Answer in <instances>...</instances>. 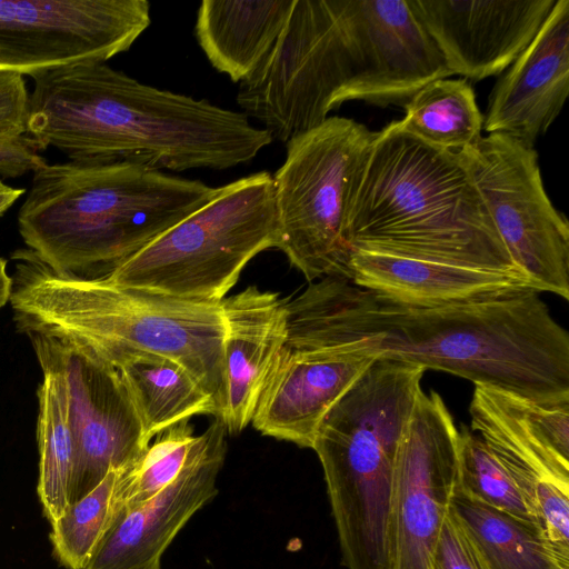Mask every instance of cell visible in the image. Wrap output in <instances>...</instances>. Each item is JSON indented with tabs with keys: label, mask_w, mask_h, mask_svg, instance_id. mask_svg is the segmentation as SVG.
Masks as SVG:
<instances>
[{
	"label": "cell",
	"mask_w": 569,
	"mask_h": 569,
	"mask_svg": "<svg viewBox=\"0 0 569 569\" xmlns=\"http://www.w3.org/2000/svg\"><path fill=\"white\" fill-rule=\"evenodd\" d=\"M286 313L288 348L393 359L542 405L569 402V333L530 288L412 306L329 276L286 300Z\"/></svg>",
	"instance_id": "6da1fadb"
},
{
	"label": "cell",
	"mask_w": 569,
	"mask_h": 569,
	"mask_svg": "<svg viewBox=\"0 0 569 569\" xmlns=\"http://www.w3.org/2000/svg\"><path fill=\"white\" fill-rule=\"evenodd\" d=\"M28 136L69 159H123L154 169L226 170L272 142L243 112L144 84L106 62L40 72Z\"/></svg>",
	"instance_id": "7a4b0ae2"
},
{
	"label": "cell",
	"mask_w": 569,
	"mask_h": 569,
	"mask_svg": "<svg viewBox=\"0 0 569 569\" xmlns=\"http://www.w3.org/2000/svg\"><path fill=\"white\" fill-rule=\"evenodd\" d=\"M345 236L349 252L361 249L525 276L459 153L426 143L400 120L373 132L351 178Z\"/></svg>",
	"instance_id": "3957f363"
},
{
	"label": "cell",
	"mask_w": 569,
	"mask_h": 569,
	"mask_svg": "<svg viewBox=\"0 0 569 569\" xmlns=\"http://www.w3.org/2000/svg\"><path fill=\"white\" fill-rule=\"evenodd\" d=\"M219 191L123 159H69L33 171L18 212L30 250L57 272L108 276Z\"/></svg>",
	"instance_id": "277c9868"
},
{
	"label": "cell",
	"mask_w": 569,
	"mask_h": 569,
	"mask_svg": "<svg viewBox=\"0 0 569 569\" xmlns=\"http://www.w3.org/2000/svg\"><path fill=\"white\" fill-rule=\"evenodd\" d=\"M10 305L21 332H37L82 348L109 362L144 351L181 365L223 407L220 302L194 301L119 287L106 277L57 272L36 253H12Z\"/></svg>",
	"instance_id": "5b68a950"
},
{
	"label": "cell",
	"mask_w": 569,
	"mask_h": 569,
	"mask_svg": "<svg viewBox=\"0 0 569 569\" xmlns=\"http://www.w3.org/2000/svg\"><path fill=\"white\" fill-rule=\"evenodd\" d=\"M277 246L272 176L260 171L219 187L208 203L104 277L119 287L220 302L247 263Z\"/></svg>",
	"instance_id": "8992f818"
},
{
	"label": "cell",
	"mask_w": 569,
	"mask_h": 569,
	"mask_svg": "<svg viewBox=\"0 0 569 569\" xmlns=\"http://www.w3.org/2000/svg\"><path fill=\"white\" fill-rule=\"evenodd\" d=\"M372 137L353 119L328 117L286 143L272 176L277 248L309 281L345 274L348 189Z\"/></svg>",
	"instance_id": "52a82bcc"
},
{
	"label": "cell",
	"mask_w": 569,
	"mask_h": 569,
	"mask_svg": "<svg viewBox=\"0 0 569 569\" xmlns=\"http://www.w3.org/2000/svg\"><path fill=\"white\" fill-rule=\"evenodd\" d=\"M348 79L346 48L329 0H295L272 50L239 83L237 102L272 140L287 143L338 109Z\"/></svg>",
	"instance_id": "ba28073f"
},
{
	"label": "cell",
	"mask_w": 569,
	"mask_h": 569,
	"mask_svg": "<svg viewBox=\"0 0 569 569\" xmlns=\"http://www.w3.org/2000/svg\"><path fill=\"white\" fill-rule=\"evenodd\" d=\"M458 153L529 287L568 300L569 223L546 192L535 148L490 133Z\"/></svg>",
	"instance_id": "9c48e42d"
},
{
	"label": "cell",
	"mask_w": 569,
	"mask_h": 569,
	"mask_svg": "<svg viewBox=\"0 0 569 569\" xmlns=\"http://www.w3.org/2000/svg\"><path fill=\"white\" fill-rule=\"evenodd\" d=\"M469 412L471 431L512 479L569 569V402L542 405L476 385Z\"/></svg>",
	"instance_id": "30bf717a"
},
{
	"label": "cell",
	"mask_w": 569,
	"mask_h": 569,
	"mask_svg": "<svg viewBox=\"0 0 569 569\" xmlns=\"http://www.w3.org/2000/svg\"><path fill=\"white\" fill-rule=\"evenodd\" d=\"M459 430L438 392H420L399 442L389 496L387 569H431L458 483Z\"/></svg>",
	"instance_id": "8fae6325"
},
{
	"label": "cell",
	"mask_w": 569,
	"mask_h": 569,
	"mask_svg": "<svg viewBox=\"0 0 569 569\" xmlns=\"http://www.w3.org/2000/svg\"><path fill=\"white\" fill-rule=\"evenodd\" d=\"M149 24L146 0H0V71L106 62Z\"/></svg>",
	"instance_id": "7c38bea8"
},
{
	"label": "cell",
	"mask_w": 569,
	"mask_h": 569,
	"mask_svg": "<svg viewBox=\"0 0 569 569\" xmlns=\"http://www.w3.org/2000/svg\"><path fill=\"white\" fill-rule=\"evenodd\" d=\"M349 62L337 106H405L426 84L452 76L408 0H329Z\"/></svg>",
	"instance_id": "4fadbf2b"
},
{
	"label": "cell",
	"mask_w": 569,
	"mask_h": 569,
	"mask_svg": "<svg viewBox=\"0 0 569 569\" xmlns=\"http://www.w3.org/2000/svg\"><path fill=\"white\" fill-rule=\"evenodd\" d=\"M49 338L69 395L76 446L71 505L93 490L111 469L132 465L149 445L118 370L88 350Z\"/></svg>",
	"instance_id": "5bb4252c"
},
{
	"label": "cell",
	"mask_w": 569,
	"mask_h": 569,
	"mask_svg": "<svg viewBox=\"0 0 569 569\" xmlns=\"http://www.w3.org/2000/svg\"><path fill=\"white\" fill-rule=\"evenodd\" d=\"M227 429L216 420L198 435L179 476L150 500L121 511L84 569H161V558L189 519L218 493Z\"/></svg>",
	"instance_id": "9a60e30c"
},
{
	"label": "cell",
	"mask_w": 569,
	"mask_h": 569,
	"mask_svg": "<svg viewBox=\"0 0 569 569\" xmlns=\"http://www.w3.org/2000/svg\"><path fill=\"white\" fill-rule=\"evenodd\" d=\"M452 76L501 74L528 47L556 0H408Z\"/></svg>",
	"instance_id": "2e32d148"
},
{
	"label": "cell",
	"mask_w": 569,
	"mask_h": 569,
	"mask_svg": "<svg viewBox=\"0 0 569 569\" xmlns=\"http://www.w3.org/2000/svg\"><path fill=\"white\" fill-rule=\"evenodd\" d=\"M568 93L569 0H556L535 38L493 86L482 129L533 148Z\"/></svg>",
	"instance_id": "e0dca14e"
},
{
	"label": "cell",
	"mask_w": 569,
	"mask_h": 569,
	"mask_svg": "<svg viewBox=\"0 0 569 569\" xmlns=\"http://www.w3.org/2000/svg\"><path fill=\"white\" fill-rule=\"evenodd\" d=\"M376 359L283 345L257 403L253 427L264 436L312 448L327 412Z\"/></svg>",
	"instance_id": "ac0fdd59"
},
{
	"label": "cell",
	"mask_w": 569,
	"mask_h": 569,
	"mask_svg": "<svg viewBox=\"0 0 569 569\" xmlns=\"http://www.w3.org/2000/svg\"><path fill=\"white\" fill-rule=\"evenodd\" d=\"M223 337V407L219 418L228 433L241 432L287 338L286 300L256 286L220 302Z\"/></svg>",
	"instance_id": "d6986e66"
},
{
	"label": "cell",
	"mask_w": 569,
	"mask_h": 569,
	"mask_svg": "<svg viewBox=\"0 0 569 569\" xmlns=\"http://www.w3.org/2000/svg\"><path fill=\"white\" fill-rule=\"evenodd\" d=\"M343 278L412 306H439L530 288L521 274L352 249ZM531 289V288H530Z\"/></svg>",
	"instance_id": "ffe728a7"
},
{
	"label": "cell",
	"mask_w": 569,
	"mask_h": 569,
	"mask_svg": "<svg viewBox=\"0 0 569 569\" xmlns=\"http://www.w3.org/2000/svg\"><path fill=\"white\" fill-rule=\"evenodd\" d=\"M295 0H206L194 33L209 62L233 82L250 77L264 61L291 13Z\"/></svg>",
	"instance_id": "44dd1931"
},
{
	"label": "cell",
	"mask_w": 569,
	"mask_h": 569,
	"mask_svg": "<svg viewBox=\"0 0 569 569\" xmlns=\"http://www.w3.org/2000/svg\"><path fill=\"white\" fill-rule=\"evenodd\" d=\"M42 370L38 388L39 478L37 492L49 522L70 506V486L76 446L64 373L52 340L41 333H26Z\"/></svg>",
	"instance_id": "7402d4cb"
},
{
	"label": "cell",
	"mask_w": 569,
	"mask_h": 569,
	"mask_svg": "<svg viewBox=\"0 0 569 569\" xmlns=\"http://www.w3.org/2000/svg\"><path fill=\"white\" fill-rule=\"evenodd\" d=\"M113 366L130 396L147 445L166 429L199 415L219 418L214 399L178 362L150 352L124 351Z\"/></svg>",
	"instance_id": "603a6c76"
},
{
	"label": "cell",
	"mask_w": 569,
	"mask_h": 569,
	"mask_svg": "<svg viewBox=\"0 0 569 569\" xmlns=\"http://www.w3.org/2000/svg\"><path fill=\"white\" fill-rule=\"evenodd\" d=\"M450 508L490 569H563L541 526L472 498L458 483Z\"/></svg>",
	"instance_id": "cb8c5ba5"
},
{
	"label": "cell",
	"mask_w": 569,
	"mask_h": 569,
	"mask_svg": "<svg viewBox=\"0 0 569 569\" xmlns=\"http://www.w3.org/2000/svg\"><path fill=\"white\" fill-rule=\"evenodd\" d=\"M405 130L438 149L458 152L481 137L483 116L466 80L439 79L403 106Z\"/></svg>",
	"instance_id": "d4e9b609"
},
{
	"label": "cell",
	"mask_w": 569,
	"mask_h": 569,
	"mask_svg": "<svg viewBox=\"0 0 569 569\" xmlns=\"http://www.w3.org/2000/svg\"><path fill=\"white\" fill-rule=\"evenodd\" d=\"M121 469H111L88 495L50 522L52 555L67 569H84L119 511Z\"/></svg>",
	"instance_id": "484cf974"
},
{
	"label": "cell",
	"mask_w": 569,
	"mask_h": 569,
	"mask_svg": "<svg viewBox=\"0 0 569 569\" xmlns=\"http://www.w3.org/2000/svg\"><path fill=\"white\" fill-rule=\"evenodd\" d=\"M196 438L189 420H183L156 436L138 460L122 468L118 513L143 505L170 485L184 467Z\"/></svg>",
	"instance_id": "4316f807"
},
{
	"label": "cell",
	"mask_w": 569,
	"mask_h": 569,
	"mask_svg": "<svg viewBox=\"0 0 569 569\" xmlns=\"http://www.w3.org/2000/svg\"><path fill=\"white\" fill-rule=\"evenodd\" d=\"M458 486L490 507L539 525L519 489L483 440L465 426L459 430Z\"/></svg>",
	"instance_id": "83f0119b"
},
{
	"label": "cell",
	"mask_w": 569,
	"mask_h": 569,
	"mask_svg": "<svg viewBox=\"0 0 569 569\" xmlns=\"http://www.w3.org/2000/svg\"><path fill=\"white\" fill-rule=\"evenodd\" d=\"M431 569H490L450 506L432 551Z\"/></svg>",
	"instance_id": "f1b7e54d"
},
{
	"label": "cell",
	"mask_w": 569,
	"mask_h": 569,
	"mask_svg": "<svg viewBox=\"0 0 569 569\" xmlns=\"http://www.w3.org/2000/svg\"><path fill=\"white\" fill-rule=\"evenodd\" d=\"M30 93L23 76L0 71V139L28 136Z\"/></svg>",
	"instance_id": "f546056e"
},
{
	"label": "cell",
	"mask_w": 569,
	"mask_h": 569,
	"mask_svg": "<svg viewBox=\"0 0 569 569\" xmlns=\"http://www.w3.org/2000/svg\"><path fill=\"white\" fill-rule=\"evenodd\" d=\"M40 150L39 144L29 136L0 139V176L17 178L33 172L46 162Z\"/></svg>",
	"instance_id": "4dcf8cb0"
},
{
	"label": "cell",
	"mask_w": 569,
	"mask_h": 569,
	"mask_svg": "<svg viewBox=\"0 0 569 569\" xmlns=\"http://www.w3.org/2000/svg\"><path fill=\"white\" fill-rule=\"evenodd\" d=\"M24 193V189L13 188L0 180V216Z\"/></svg>",
	"instance_id": "1f68e13d"
},
{
	"label": "cell",
	"mask_w": 569,
	"mask_h": 569,
	"mask_svg": "<svg viewBox=\"0 0 569 569\" xmlns=\"http://www.w3.org/2000/svg\"><path fill=\"white\" fill-rule=\"evenodd\" d=\"M12 279L7 272V261L0 257V309L10 301Z\"/></svg>",
	"instance_id": "d6a6232c"
}]
</instances>
